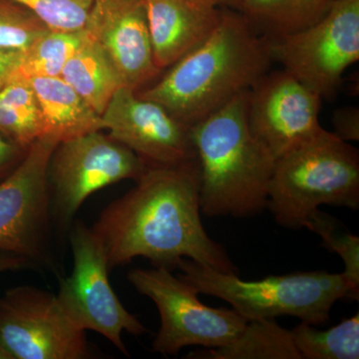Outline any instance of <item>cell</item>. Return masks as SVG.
Listing matches in <instances>:
<instances>
[{
    "instance_id": "1",
    "label": "cell",
    "mask_w": 359,
    "mask_h": 359,
    "mask_svg": "<svg viewBox=\"0 0 359 359\" xmlns=\"http://www.w3.org/2000/svg\"><path fill=\"white\" fill-rule=\"evenodd\" d=\"M201 212L197 160L147 166L133 189L101 212L91 230L109 271L142 257L170 269L188 259L238 273L226 250L208 235Z\"/></svg>"
},
{
    "instance_id": "2",
    "label": "cell",
    "mask_w": 359,
    "mask_h": 359,
    "mask_svg": "<svg viewBox=\"0 0 359 359\" xmlns=\"http://www.w3.org/2000/svg\"><path fill=\"white\" fill-rule=\"evenodd\" d=\"M273 62L269 40L257 34L240 11L223 8L209 39L137 94L160 104L191 128L249 91Z\"/></svg>"
},
{
    "instance_id": "3",
    "label": "cell",
    "mask_w": 359,
    "mask_h": 359,
    "mask_svg": "<svg viewBox=\"0 0 359 359\" xmlns=\"http://www.w3.org/2000/svg\"><path fill=\"white\" fill-rule=\"evenodd\" d=\"M247 95L191 127L205 216L250 218L266 209L276 158L250 132Z\"/></svg>"
},
{
    "instance_id": "4",
    "label": "cell",
    "mask_w": 359,
    "mask_h": 359,
    "mask_svg": "<svg viewBox=\"0 0 359 359\" xmlns=\"http://www.w3.org/2000/svg\"><path fill=\"white\" fill-rule=\"evenodd\" d=\"M176 268L180 278L199 294L223 299L248 321L292 316L323 325L330 320L335 302L359 297V290L342 273L301 271L244 280L237 273H222L188 259H182Z\"/></svg>"
},
{
    "instance_id": "5",
    "label": "cell",
    "mask_w": 359,
    "mask_h": 359,
    "mask_svg": "<svg viewBox=\"0 0 359 359\" xmlns=\"http://www.w3.org/2000/svg\"><path fill=\"white\" fill-rule=\"evenodd\" d=\"M359 208V152L325 129L276 160L266 209L276 223L302 229L320 205Z\"/></svg>"
},
{
    "instance_id": "6",
    "label": "cell",
    "mask_w": 359,
    "mask_h": 359,
    "mask_svg": "<svg viewBox=\"0 0 359 359\" xmlns=\"http://www.w3.org/2000/svg\"><path fill=\"white\" fill-rule=\"evenodd\" d=\"M128 280L157 306L161 325L152 344L155 353L176 355L188 346L215 348L230 344L248 320L233 309H215L200 302L199 292L166 266L134 269Z\"/></svg>"
},
{
    "instance_id": "7",
    "label": "cell",
    "mask_w": 359,
    "mask_h": 359,
    "mask_svg": "<svg viewBox=\"0 0 359 359\" xmlns=\"http://www.w3.org/2000/svg\"><path fill=\"white\" fill-rule=\"evenodd\" d=\"M58 143L53 137H40L20 166L0 182V250L25 257L57 276L47 170Z\"/></svg>"
},
{
    "instance_id": "8",
    "label": "cell",
    "mask_w": 359,
    "mask_h": 359,
    "mask_svg": "<svg viewBox=\"0 0 359 359\" xmlns=\"http://www.w3.org/2000/svg\"><path fill=\"white\" fill-rule=\"evenodd\" d=\"M146 167L133 151L101 131L59 142L47 170L53 223L67 235L85 201L113 184L137 181Z\"/></svg>"
},
{
    "instance_id": "9",
    "label": "cell",
    "mask_w": 359,
    "mask_h": 359,
    "mask_svg": "<svg viewBox=\"0 0 359 359\" xmlns=\"http://www.w3.org/2000/svg\"><path fill=\"white\" fill-rule=\"evenodd\" d=\"M67 236L73 268L67 278H60L59 304L77 327L102 335L129 355L123 332L142 335L148 334V328L127 311L111 287L107 259L91 228L74 222Z\"/></svg>"
},
{
    "instance_id": "10",
    "label": "cell",
    "mask_w": 359,
    "mask_h": 359,
    "mask_svg": "<svg viewBox=\"0 0 359 359\" xmlns=\"http://www.w3.org/2000/svg\"><path fill=\"white\" fill-rule=\"evenodd\" d=\"M273 61L323 99L339 90L359 60V0H334L320 20L269 40Z\"/></svg>"
},
{
    "instance_id": "11",
    "label": "cell",
    "mask_w": 359,
    "mask_h": 359,
    "mask_svg": "<svg viewBox=\"0 0 359 359\" xmlns=\"http://www.w3.org/2000/svg\"><path fill=\"white\" fill-rule=\"evenodd\" d=\"M0 348L8 359L94 358L86 332L70 320L56 294L32 285L0 297Z\"/></svg>"
},
{
    "instance_id": "12",
    "label": "cell",
    "mask_w": 359,
    "mask_h": 359,
    "mask_svg": "<svg viewBox=\"0 0 359 359\" xmlns=\"http://www.w3.org/2000/svg\"><path fill=\"white\" fill-rule=\"evenodd\" d=\"M321 101L287 71H269L248 91L250 132L276 160L325 131L320 123Z\"/></svg>"
},
{
    "instance_id": "13",
    "label": "cell",
    "mask_w": 359,
    "mask_h": 359,
    "mask_svg": "<svg viewBox=\"0 0 359 359\" xmlns=\"http://www.w3.org/2000/svg\"><path fill=\"white\" fill-rule=\"evenodd\" d=\"M105 130L146 166H173L196 160L190 127L163 106L120 87L102 114Z\"/></svg>"
},
{
    "instance_id": "14",
    "label": "cell",
    "mask_w": 359,
    "mask_h": 359,
    "mask_svg": "<svg viewBox=\"0 0 359 359\" xmlns=\"http://www.w3.org/2000/svg\"><path fill=\"white\" fill-rule=\"evenodd\" d=\"M82 30L102 49L123 87L138 91L161 72L144 0H94Z\"/></svg>"
},
{
    "instance_id": "15",
    "label": "cell",
    "mask_w": 359,
    "mask_h": 359,
    "mask_svg": "<svg viewBox=\"0 0 359 359\" xmlns=\"http://www.w3.org/2000/svg\"><path fill=\"white\" fill-rule=\"evenodd\" d=\"M156 67L167 69L218 27L223 7L215 0H144Z\"/></svg>"
},
{
    "instance_id": "16",
    "label": "cell",
    "mask_w": 359,
    "mask_h": 359,
    "mask_svg": "<svg viewBox=\"0 0 359 359\" xmlns=\"http://www.w3.org/2000/svg\"><path fill=\"white\" fill-rule=\"evenodd\" d=\"M29 82L39 101L47 136L63 142L105 130L102 116L62 78L37 77Z\"/></svg>"
},
{
    "instance_id": "17",
    "label": "cell",
    "mask_w": 359,
    "mask_h": 359,
    "mask_svg": "<svg viewBox=\"0 0 359 359\" xmlns=\"http://www.w3.org/2000/svg\"><path fill=\"white\" fill-rule=\"evenodd\" d=\"M81 43L66 62L60 77L102 116L111 99L123 87L110 61L82 30Z\"/></svg>"
},
{
    "instance_id": "18",
    "label": "cell",
    "mask_w": 359,
    "mask_h": 359,
    "mask_svg": "<svg viewBox=\"0 0 359 359\" xmlns=\"http://www.w3.org/2000/svg\"><path fill=\"white\" fill-rule=\"evenodd\" d=\"M334 0H244L240 13L269 40L299 32L320 20Z\"/></svg>"
},
{
    "instance_id": "19",
    "label": "cell",
    "mask_w": 359,
    "mask_h": 359,
    "mask_svg": "<svg viewBox=\"0 0 359 359\" xmlns=\"http://www.w3.org/2000/svg\"><path fill=\"white\" fill-rule=\"evenodd\" d=\"M187 358L301 359L290 330L273 318L249 320L240 335L229 344L193 351Z\"/></svg>"
},
{
    "instance_id": "20",
    "label": "cell",
    "mask_w": 359,
    "mask_h": 359,
    "mask_svg": "<svg viewBox=\"0 0 359 359\" xmlns=\"http://www.w3.org/2000/svg\"><path fill=\"white\" fill-rule=\"evenodd\" d=\"M0 132L25 149L44 136V123L32 84L14 80L0 89Z\"/></svg>"
},
{
    "instance_id": "21",
    "label": "cell",
    "mask_w": 359,
    "mask_h": 359,
    "mask_svg": "<svg viewBox=\"0 0 359 359\" xmlns=\"http://www.w3.org/2000/svg\"><path fill=\"white\" fill-rule=\"evenodd\" d=\"M83 33L49 29L22 52L20 65L9 82L37 77H60L63 68L82 41Z\"/></svg>"
},
{
    "instance_id": "22",
    "label": "cell",
    "mask_w": 359,
    "mask_h": 359,
    "mask_svg": "<svg viewBox=\"0 0 359 359\" xmlns=\"http://www.w3.org/2000/svg\"><path fill=\"white\" fill-rule=\"evenodd\" d=\"M301 359H358L359 316L328 330L302 321L290 330Z\"/></svg>"
},
{
    "instance_id": "23",
    "label": "cell",
    "mask_w": 359,
    "mask_h": 359,
    "mask_svg": "<svg viewBox=\"0 0 359 359\" xmlns=\"http://www.w3.org/2000/svg\"><path fill=\"white\" fill-rule=\"evenodd\" d=\"M304 228L318 233L323 245L337 252L344 261V275L354 289L359 290V238L353 235L339 219L321 212L314 211L306 219Z\"/></svg>"
},
{
    "instance_id": "24",
    "label": "cell",
    "mask_w": 359,
    "mask_h": 359,
    "mask_svg": "<svg viewBox=\"0 0 359 359\" xmlns=\"http://www.w3.org/2000/svg\"><path fill=\"white\" fill-rule=\"evenodd\" d=\"M48 30L29 9L13 0H0V48L23 51Z\"/></svg>"
},
{
    "instance_id": "25",
    "label": "cell",
    "mask_w": 359,
    "mask_h": 359,
    "mask_svg": "<svg viewBox=\"0 0 359 359\" xmlns=\"http://www.w3.org/2000/svg\"><path fill=\"white\" fill-rule=\"evenodd\" d=\"M32 11L55 32L83 29L94 0H13Z\"/></svg>"
},
{
    "instance_id": "26",
    "label": "cell",
    "mask_w": 359,
    "mask_h": 359,
    "mask_svg": "<svg viewBox=\"0 0 359 359\" xmlns=\"http://www.w3.org/2000/svg\"><path fill=\"white\" fill-rule=\"evenodd\" d=\"M334 133L342 141H359V110L358 107L337 109L332 116Z\"/></svg>"
},
{
    "instance_id": "27",
    "label": "cell",
    "mask_w": 359,
    "mask_h": 359,
    "mask_svg": "<svg viewBox=\"0 0 359 359\" xmlns=\"http://www.w3.org/2000/svg\"><path fill=\"white\" fill-rule=\"evenodd\" d=\"M27 151L28 149L21 147L16 142L0 132V182L20 166Z\"/></svg>"
},
{
    "instance_id": "28",
    "label": "cell",
    "mask_w": 359,
    "mask_h": 359,
    "mask_svg": "<svg viewBox=\"0 0 359 359\" xmlns=\"http://www.w3.org/2000/svg\"><path fill=\"white\" fill-rule=\"evenodd\" d=\"M22 52L18 49L0 48V89L8 83L9 78L20 65Z\"/></svg>"
},
{
    "instance_id": "29",
    "label": "cell",
    "mask_w": 359,
    "mask_h": 359,
    "mask_svg": "<svg viewBox=\"0 0 359 359\" xmlns=\"http://www.w3.org/2000/svg\"><path fill=\"white\" fill-rule=\"evenodd\" d=\"M28 269H37L35 264L25 257L13 254V252L0 250V273Z\"/></svg>"
},
{
    "instance_id": "30",
    "label": "cell",
    "mask_w": 359,
    "mask_h": 359,
    "mask_svg": "<svg viewBox=\"0 0 359 359\" xmlns=\"http://www.w3.org/2000/svg\"><path fill=\"white\" fill-rule=\"evenodd\" d=\"M219 6L223 8L233 9V11H240L244 0H215Z\"/></svg>"
},
{
    "instance_id": "31",
    "label": "cell",
    "mask_w": 359,
    "mask_h": 359,
    "mask_svg": "<svg viewBox=\"0 0 359 359\" xmlns=\"http://www.w3.org/2000/svg\"><path fill=\"white\" fill-rule=\"evenodd\" d=\"M0 359H8V358H7L6 353H4V351H2L1 348H0Z\"/></svg>"
}]
</instances>
